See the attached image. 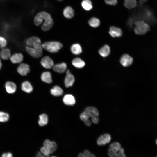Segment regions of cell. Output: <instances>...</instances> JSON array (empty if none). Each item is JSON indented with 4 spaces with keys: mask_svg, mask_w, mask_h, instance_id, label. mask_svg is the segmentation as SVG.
<instances>
[{
    "mask_svg": "<svg viewBox=\"0 0 157 157\" xmlns=\"http://www.w3.org/2000/svg\"><path fill=\"white\" fill-rule=\"evenodd\" d=\"M108 154L110 157H126L124 149L117 142H113L110 145Z\"/></svg>",
    "mask_w": 157,
    "mask_h": 157,
    "instance_id": "cell-1",
    "label": "cell"
},
{
    "mask_svg": "<svg viewBox=\"0 0 157 157\" xmlns=\"http://www.w3.org/2000/svg\"><path fill=\"white\" fill-rule=\"evenodd\" d=\"M57 148V145L55 142L46 139L43 143V146L40 148V151L43 155L49 157V154L55 152Z\"/></svg>",
    "mask_w": 157,
    "mask_h": 157,
    "instance_id": "cell-2",
    "label": "cell"
},
{
    "mask_svg": "<svg viewBox=\"0 0 157 157\" xmlns=\"http://www.w3.org/2000/svg\"><path fill=\"white\" fill-rule=\"evenodd\" d=\"M43 48L51 53L58 52L63 47L62 43L56 41L46 42L42 44Z\"/></svg>",
    "mask_w": 157,
    "mask_h": 157,
    "instance_id": "cell-3",
    "label": "cell"
},
{
    "mask_svg": "<svg viewBox=\"0 0 157 157\" xmlns=\"http://www.w3.org/2000/svg\"><path fill=\"white\" fill-rule=\"evenodd\" d=\"M135 24L136 26L134 30L137 35H144L150 30V28L149 25L144 21H136L135 22Z\"/></svg>",
    "mask_w": 157,
    "mask_h": 157,
    "instance_id": "cell-4",
    "label": "cell"
},
{
    "mask_svg": "<svg viewBox=\"0 0 157 157\" xmlns=\"http://www.w3.org/2000/svg\"><path fill=\"white\" fill-rule=\"evenodd\" d=\"M44 22L41 26L42 30L44 31L49 30L52 27L53 24V19L50 15L45 11L40 12Z\"/></svg>",
    "mask_w": 157,
    "mask_h": 157,
    "instance_id": "cell-5",
    "label": "cell"
},
{
    "mask_svg": "<svg viewBox=\"0 0 157 157\" xmlns=\"http://www.w3.org/2000/svg\"><path fill=\"white\" fill-rule=\"evenodd\" d=\"M42 45L35 47L26 46L25 47L26 52L31 56L35 58H38L42 54Z\"/></svg>",
    "mask_w": 157,
    "mask_h": 157,
    "instance_id": "cell-6",
    "label": "cell"
},
{
    "mask_svg": "<svg viewBox=\"0 0 157 157\" xmlns=\"http://www.w3.org/2000/svg\"><path fill=\"white\" fill-rule=\"evenodd\" d=\"M85 110L89 113L92 121L95 124H97L99 121V113L98 109L95 107L89 106L86 107Z\"/></svg>",
    "mask_w": 157,
    "mask_h": 157,
    "instance_id": "cell-7",
    "label": "cell"
},
{
    "mask_svg": "<svg viewBox=\"0 0 157 157\" xmlns=\"http://www.w3.org/2000/svg\"><path fill=\"white\" fill-rule=\"evenodd\" d=\"M40 63L43 67L48 69L53 68L54 65L53 60L48 56L43 57L41 59Z\"/></svg>",
    "mask_w": 157,
    "mask_h": 157,
    "instance_id": "cell-8",
    "label": "cell"
},
{
    "mask_svg": "<svg viewBox=\"0 0 157 157\" xmlns=\"http://www.w3.org/2000/svg\"><path fill=\"white\" fill-rule=\"evenodd\" d=\"M75 81V78L70 71L67 69L66 71V75L64 79V84L67 88L72 86Z\"/></svg>",
    "mask_w": 157,
    "mask_h": 157,
    "instance_id": "cell-9",
    "label": "cell"
},
{
    "mask_svg": "<svg viewBox=\"0 0 157 157\" xmlns=\"http://www.w3.org/2000/svg\"><path fill=\"white\" fill-rule=\"evenodd\" d=\"M111 140V136L108 133H104L101 135L97 140V144L99 146L105 145L109 143Z\"/></svg>",
    "mask_w": 157,
    "mask_h": 157,
    "instance_id": "cell-10",
    "label": "cell"
},
{
    "mask_svg": "<svg viewBox=\"0 0 157 157\" xmlns=\"http://www.w3.org/2000/svg\"><path fill=\"white\" fill-rule=\"evenodd\" d=\"M27 46L35 47L42 45L40 39L38 37L32 36L28 38L26 41Z\"/></svg>",
    "mask_w": 157,
    "mask_h": 157,
    "instance_id": "cell-11",
    "label": "cell"
},
{
    "mask_svg": "<svg viewBox=\"0 0 157 157\" xmlns=\"http://www.w3.org/2000/svg\"><path fill=\"white\" fill-rule=\"evenodd\" d=\"M133 61V58L127 54H124L121 57L120 62L124 67H128L131 65Z\"/></svg>",
    "mask_w": 157,
    "mask_h": 157,
    "instance_id": "cell-12",
    "label": "cell"
},
{
    "mask_svg": "<svg viewBox=\"0 0 157 157\" xmlns=\"http://www.w3.org/2000/svg\"><path fill=\"white\" fill-rule=\"evenodd\" d=\"M17 71L21 76H26L30 72V67L29 65L27 64L21 63L17 67Z\"/></svg>",
    "mask_w": 157,
    "mask_h": 157,
    "instance_id": "cell-13",
    "label": "cell"
},
{
    "mask_svg": "<svg viewBox=\"0 0 157 157\" xmlns=\"http://www.w3.org/2000/svg\"><path fill=\"white\" fill-rule=\"evenodd\" d=\"M67 67V64L64 62L56 64L53 67V70L57 73H63L66 71Z\"/></svg>",
    "mask_w": 157,
    "mask_h": 157,
    "instance_id": "cell-14",
    "label": "cell"
},
{
    "mask_svg": "<svg viewBox=\"0 0 157 157\" xmlns=\"http://www.w3.org/2000/svg\"><path fill=\"white\" fill-rule=\"evenodd\" d=\"M109 33L113 38L120 37L122 35V32L120 28L113 26L110 27Z\"/></svg>",
    "mask_w": 157,
    "mask_h": 157,
    "instance_id": "cell-15",
    "label": "cell"
},
{
    "mask_svg": "<svg viewBox=\"0 0 157 157\" xmlns=\"http://www.w3.org/2000/svg\"><path fill=\"white\" fill-rule=\"evenodd\" d=\"M80 117L81 119L84 122L87 126H89L91 125L92 122L90 119V117L87 111L85 110L82 112L80 115Z\"/></svg>",
    "mask_w": 157,
    "mask_h": 157,
    "instance_id": "cell-16",
    "label": "cell"
},
{
    "mask_svg": "<svg viewBox=\"0 0 157 157\" xmlns=\"http://www.w3.org/2000/svg\"><path fill=\"white\" fill-rule=\"evenodd\" d=\"M24 57L23 55L20 53H15L11 56L10 60L13 64L21 63L23 60Z\"/></svg>",
    "mask_w": 157,
    "mask_h": 157,
    "instance_id": "cell-17",
    "label": "cell"
},
{
    "mask_svg": "<svg viewBox=\"0 0 157 157\" xmlns=\"http://www.w3.org/2000/svg\"><path fill=\"white\" fill-rule=\"evenodd\" d=\"M41 80L44 82L48 84H50L52 81L51 74L49 71L43 72L41 75Z\"/></svg>",
    "mask_w": 157,
    "mask_h": 157,
    "instance_id": "cell-18",
    "label": "cell"
},
{
    "mask_svg": "<svg viewBox=\"0 0 157 157\" xmlns=\"http://www.w3.org/2000/svg\"><path fill=\"white\" fill-rule=\"evenodd\" d=\"M63 14L64 16L68 19H71L74 16V11L70 6H67L64 9Z\"/></svg>",
    "mask_w": 157,
    "mask_h": 157,
    "instance_id": "cell-19",
    "label": "cell"
},
{
    "mask_svg": "<svg viewBox=\"0 0 157 157\" xmlns=\"http://www.w3.org/2000/svg\"><path fill=\"white\" fill-rule=\"evenodd\" d=\"M63 101L65 104L69 106L73 105L75 103L74 97L70 94L65 95L63 98Z\"/></svg>",
    "mask_w": 157,
    "mask_h": 157,
    "instance_id": "cell-20",
    "label": "cell"
},
{
    "mask_svg": "<svg viewBox=\"0 0 157 157\" xmlns=\"http://www.w3.org/2000/svg\"><path fill=\"white\" fill-rule=\"evenodd\" d=\"M72 64L75 67L78 69L82 68L85 65V62L78 57L74 58L72 61Z\"/></svg>",
    "mask_w": 157,
    "mask_h": 157,
    "instance_id": "cell-21",
    "label": "cell"
},
{
    "mask_svg": "<svg viewBox=\"0 0 157 157\" xmlns=\"http://www.w3.org/2000/svg\"><path fill=\"white\" fill-rule=\"evenodd\" d=\"M99 54L103 57L108 56L110 53V48L108 45H105L99 50L98 51Z\"/></svg>",
    "mask_w": 157,
    "mask_h": 157,
    "instance_id": "cell-22",
    "label": "cell"
},
{
    "mask_svg": "<svg viewBox=\"0 0 157 157\" xmlns=\"http://www.w3.org/2000/svg\"><path fill=\"white\" fill-rule=\"evenodd\" d=\"M5 87L7 92L9 93H13L16 91V85L12 82H7L5 83Z\"/></svg>",
    "mask_w": 157,
    "mask_h": 157,
    "instance_id": "cell-23",
    "label": "cell"
},
{
    "mask_svg": "<svg viewBox=\"0 0 157 157\" xmlns=\"http://www.w3.org/2000/svg\"><path fill=\"white\" fill-rule=\"evenodd\" d=\"M11 51L8 48H3L0 51V56L4 60H7L10 58L11 56Z\"/></svg>",
    "mask_w": 157,
    "mask_h": 157,
    "instance_id": "cell-24",
    "label": "cell"
},
{
    "mask_svg": "<svg viewBox=\"0 0 157 157\" xmlns=\"http://www.w3.org/2000/svg\"><path fill=\"white\" fill-rule=\"evenodd\" d=\"M70 50L72 53L75 55H78L82 52V47L78 43L73 44L70 47Z\"/></svg>",
    "mask_w": 157,
    "mask_h": 157,
    "instance_id": "cell-25",
    "label": "cell"
},
{
    "mask_svg": "<svg viewBox=\"0 0 157 157\" xmlns=\"http://www.w3.org/2000/svg\"><path fill=\"white\" fill-rule=\"evenodd\" d=\"M22 89L24 92L30 93L33 90V88L30 83L28 81L23 82L21 84Z\"/></svg>",
    "mask_w": 157,
    "mask_h": 157,
    "instance_id": "cell-26",
    "label": "cell"
},
{
    "mask_svg": "<svg viewBox=\"0 0 157 157\" xmlns=\"http://www.w3.org/2000/svg\"><path fill=\"white\" fill-rule=\"evenodd\" d=\"M50 93L53 96H61L63 94V91L60 87L56 85L51 89Z\"/></svg>",
    "mask_w": 157,
    "mask_h": 157,
    "instance_id": "cell-27",
    "label": "cell"
},
{
    "mask_svg": "<svg viewBox=\"0 0 157 157\" xmlns=\"http://www.w3.org/2000/svg\"><path fill=\"white\" fill-rule=\"evenodd\" d=\"M39 119L38 121V123L39 126H43L46 125L48 123V117L47 115L45 114H42L40 115L39 116Z\"/></svg>",
    "mask_w": 157,
    "mask_h": 157,
    "instance_id": "cell-28",
    "label": "cell"
},
{
    "mask_svg": "<svg viewBox=\"0 0 157 157\" xmlns=\"http://www.w3.org/2000/svg\"><path fill=\"white\" fill-rule=\"evenodd\" d=\"M81 5L83 8L86 10L89 11L93 8V6L90 0H83L81 2Z\"/></svg>",
    "mask_w": 157,
    "mask_h": 157,
    "instance_id": "cell-29",
    "label": "cell"
},
{
    "mask_svg": "<svg viewBox=\"0 0 157 157\" xmlns=\"http://www.w3.org/2000/svg\"><path fill=\"white\" fill-rule=\"evenodd\" d=\"M88 22L89 25L93 28L98 27L100 24L99 20L95 17H92L90 18Z\"/></svg>",
    "mask_w": 157,
    "mask_h": 157,
    "instance_id": "cell-30",
    "label": "cell"
},
{
    "mask_svg": "<svg viewBox=\"0 0 157 157\" xmlns=\"http://www.w3.org/2000/svg\"><path fill=\"white\" fill-rule=\"evenodd\" d=\"M137 3L135 0H124V5L128 9H131L135 7Z\"/></svg>",
    "mask_w": 157,
    "mask_h": 157,
    "instance_id": "cell-31",
    "label": "cell"
},
{
    "mask_svg": "<svg viewBox=\"0 0 157 157\" xmlns=\"http://www.w3.org/2000/svg\"><path fill=\"white\" fill-rule=\"evenodd\" d=\"M9 115L7 113L0 111V122H5L8 120Z\"/></svg>",
    "mask_w": 157,
    "mask_h": 157,
    "instance_id": "cell-32",
    "label": "cell"
},
{
    "mask_svg": "<svg viewBox=\"0 0 157 157\" xmlns=\"http://www.w3.org/2000/svg\"><path fill=\"white\" fill-rule=\"evenodd\" d=\"M7 42L3 37L0 36V49L4 48L6 45Z\"/></svg>",
    "mask_w": 157,
    "mask_h": 157,
    "instance_id": "cell-33",
    "label": "cell"
},
{
    "mask_svg": "<svg viewBox=\"0 0 157 157\" xmlns=\"http://www.w3.org/2000/svg\"><path fill=\"white\" fill-rule=\"evenodd\" d=\"M106 4L111 5H115L117 3V0H104Z\"/></svg>",
    "mask_w": 157,
    "mask_h": 157,
    "instance_id": "cell-34",
    "label": "cell"
},
{
    "mask_svg": "<svg viewBox=\"0 0 157 157\" xmlns=\"http://www.w3.org/2000/svg\"><path fill=\"white\" fill-rule=\"evenodd\" d=\"M84 154L86 157H96L93 154L90 153L88 151L86 150L84 151Z\"/></svg>",
    "mask_w": 157,
    "mask_h": 157,
    "instance_id": "cell-35",
    "label": "cell"
},
{
    "mask_svg": "<svg viewBox=\"0 0 157 157\" xmlns=\"http://www.w3.org/2000/svg\"><path fill=\"white\" fill-rule=\"evenodd\" d=\"M1 157H13V156L11 153L8 152L3 153Z\"/></svg>",
    "mask_w": 157,
    "mask_h": 157,
    "instance_id": "cell-36",
    "label": "cell"
},
{
    "mask_svg": "<svg viewBox=\"0 0 157 157\" xmlns=\"http://www.w3.org/2000/svg\"><path fill=\"white\" fill-rule=\"evenodd\" d=\"M36 157H47L44 155H42L41 153L39 152H37L36 154Z\"/></svg>",
    "mask_w": 157,
    "mask_h": 157,
    "instance_id": "cell-37",
    "label": "cell"
},
{
    "mask_svg": "<svg viewBox=\"0 0 157 157\" xmlns=\"http://www.w3.org/2000/svg\"><path fill=\"white\" fill-rule=\"evenodd\" d=\"M78 157H86L84 154L79 153L78 155Z\"/></svg>",
    "mask_w": 157,
    "mask_h": 157,
    "instance_id": "cell-38",
    "label": "cell"
},
{
    "mask_svg": "<svg viewBox=\"0 0 157 157\" xmlns=\"http://www.w3.org/2000/svg\"><path fill=\"white\" fill-rule=\"evenodd\" d=\"M147 1V0H140V2L141 4L144 3Z\"/></svg>",
    "mask_w": 157,
    "mask_h": 157,
    "instance_id": "cell-39",
    "label": "cell"
},
{
    "mask_svg": "<svg viewBox=\"0 0 157 157\" xmlns=\"http://www.w3.org/2000/svg\"><path fill=\"white\" fill-rule=\"evenodd\" d=\"M2 63L1 59H0V70L2 67Z\"/></svg>",
    "mask_w": 157,
    "mask_h": 157,
    "instance_id": "cell-40",
    "label": "cell"
},
{
    "mask_svg": "<svg viewBox=\"0 0 157 157\" xmlns=\"http://www.w3.org/2000/svg\"><path fill=\"white\" fill-rule=\"evenodd\" d=\"M57 1H61L63 0H57Z\"/></svg>",
    "mask_w": 157,
    "mask_h": 157,
    "instance_id": "cell-41",
    "label": "cell"
},
{
    "mask_svg": "<svg viewBox=\"0 0 157 157\" xmlns=\"http://www.w3.org/2000/svg\"><path fill=\"white\" fill-rule=\"evenodd\" d=\"M51 157H57L55 156H51Z\"/></svg>",
    "mask_w": 157,
    "mask_h": 157,
    "instance_id": "cell-42",
    "label": "cell"
},
{
    "mask_svg": "<svg viewBox=\"0 0 157 157\" xmlns=\"http://www.w3.org/2000/svg\"><path fill=\"white\" fill-rule=\"evenodd\" d=\"M156 144H157V139L156 140Z\"/></svg>",
    "mask_w": 157,
    "mask_h": 157,
    "instance_id": "cell-43",
    "label": "cell"
},
{
    "mask_svg": "<svg viewBox=\"0 0 157 157\" xmlns=\"http://www.w3.org/2000/svg\"><path fill=\"white\" fill-rule=\"evenodd\" d=\"M156 157H157V156Z\"/></svg>",
    "mask_w": 157,
    "mask_h": 157,
    "instance_id": "cell-44",
    "label": "cell"
}]
</instances>
